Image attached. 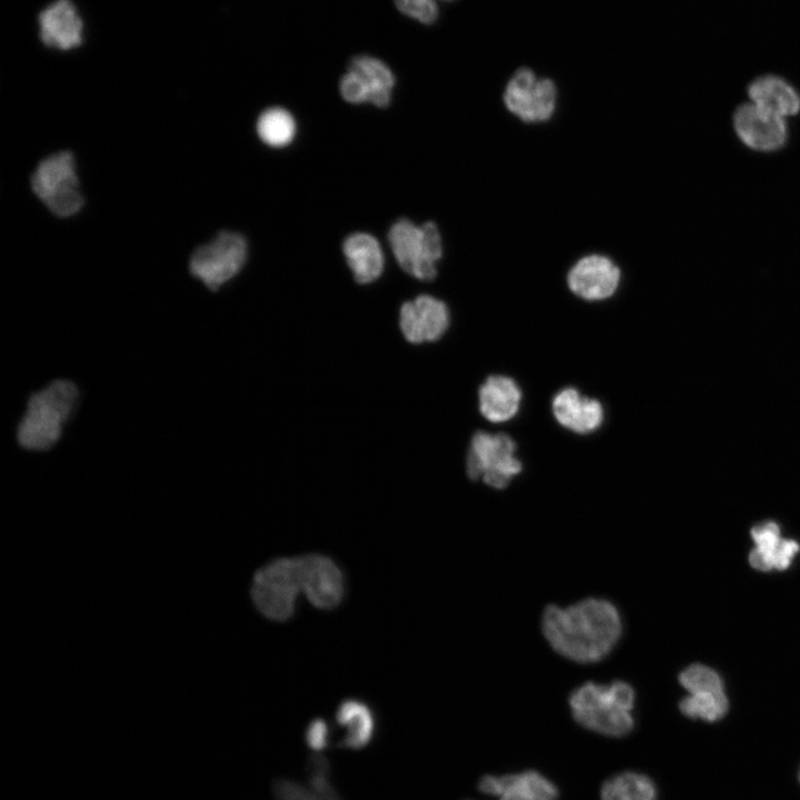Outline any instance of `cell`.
I'll return each mask as SVG.
<instances>
[{"label": "cell", "mask_w": 800, "mask_h": 800, "mask_svg": "<svg viewBox=\"0 0 800 800\" xmlns=\"http://www.w3.org/2000/svg\"><path fill=\"white\" fill-rule=\"evenodd\" d=\"M541 624L552 649L580 663L607 657L622 632L618 609L600 598H588L567 608L550 604L543 611Z\"/></svg>", "instance_id": "6da1fadb"}, {"label": "cell", "mask_w": 800, "mask_h": 800, "mask_svg": "<svg viewBox=\"0 0 800 800\" xmlns=\"http://www.w3.org/2000/svg\"><path fill=\"white\" fill-rule=\"evenodd\" d=\"M573 719L583 728L608 737L627 736L634 726V690L624 681L587 682L569 698Z\"/></svg>", "instance_id": "7a4b0ae2"}, {"label": "cell", "mask_w": 800, "mask_h": 800, "mask_svg": "<svg viewBox=\"0 0 800 800\" xmlns=\"http://www.w3.org/2000/svg\"><path fill=\"white\" fill-rule=\"evenodd\" d=\"M77 400V387L66 380L54 381L34 393L18 427L19 443L28 450L50 449L61 437Z\"/></svg>", "instance_id": "3957f363"}, {"label": "cell", "mask_w": 800, "mask_h": 800, "mask_svg": "<svg viewBox=\"0 0 800 800\" xmlns=\"http://www.w3.org/2000/svg\"><path fill=\"white\" fill-rule=\"evenodd\" d=\"M300 591L298 557L269 561L254 572L250 584V597L258 612L279 622L292 617Z\"/></svg>", "instance_id": "277c9868"}, {"label": "cell", "mask_w": 800, "mask_h": 800, "mask_svg": "<svg viewBox=\"0 0 800 800\" xmlns=\"http://www.w3.org/2000/svg\"><path fill=\"white\" fill-rule=\"evenodd\" d=\"M388 238L396 260L403 271L421 281L436 278L443 248L434 222L416 226L408 219H400L392 224Z\"/></svg>", "instance_id": "5b68a950"}, {"label": "cell", "mask_w": 800, "mask_h": 800, "mask_svg": "<svg viewBox=\"0 0 800 800\" xmlns=\"http://www.w3.org/2000/svg\"><path fill=\"white\" fill-rule=\"evenodd\" d=\"M516 452L517 444L510 436L476 432L467 456L468 477L494 489L506 488L522 470Z\"/></svg>", "instance_id": "8992f818"}, {"label": "cell", "mask_w": 800, "mask_h": 800, "mask_svg": "<svg viewBox=\"0 0 800 800\" xmlns=\"http://www.w3.org/2000/svg\"><path fill=\"white\" fill-rule=\"evenodd\" d=\"M31 188L58 217H70L83 206L74 158L69 151H60L42 160L31 177Z\"/></svg>", "instance_id": "52a82bcc"}, {"label": "cell", "mask_w": 800, "mask_h": 800, "mask_svg": "<svg viewBox=\"0 0 800 800\" xmlns=\"http://www.w3.org/2000/svg\"><path fill=\"white\" fill-rule=\"evenodd\" d=\"M506 109L524 123L549 121L557 109L558 89L548 78H539L529 68L518 69L506 84Z\"/></svg>", "instance_id": "ba28073f"}, {"label": "cell", "mask_w": 800, "mask_h": 800, "mask_svg": "<svg viewBox=\"0 0 800 800\" xmlns=\"http://www.w3.org/2000/svg\"><path fill=\"white\" fill-rule=\"evenodd\" d=\"M247 254L246 239L237 232L223 231L196 249L189 263L190 272L210 290H217L237 276Z\"/></svg>", "instance_id": "9c48e42d"}, {"label": "cell", "mask_w": 800, "mask_h": 800, "mask_svg": "<svg viewBox=\"0 0 800 800\" xmlns=\"http://www.w3.org/2000/svg\"><path fill=\"white\" fill-rule=\"evenodd\" d=\"M394 81L384 62L370 56H357L341 78L340 93L350 103L371 102L386 108L390 103Z\"/></svg>", "instance_id": "30bf717a"}, {"label": "cell", "mask_w": 800, "mask_h": 800, "mask_svg": "<svg viewBox=\"0 0 800 800\" xmlns=\"http://www.w3.org/2000/svg\"><path fill=\"white\" fill-rule=\"evenodd\" d=\"M621 282V269L610 257L589 253L579 258L567 273L569 290L578 298L596 302L611 298Z\"/></svg>", "instance_id": "8fae6325"}, {"label": "cell", "mask_w": 800, "mask_h": 800, "mask_svg": "<svg viewBox=\"0 0 800 800\" xmlns=\"http://www.w3.org/2000/svg\"><path fill=\"white\" fill-rule=\"evenodd\" d=\"M301 589L311 604L330 610L344 597V578L337 563L320 553L299 556Z\"/></svg>", "instance_id": "7c38bea8"}, {"label": "cell", "mask_w": 800, "mask_h": 800, "mask_svg": "<svg viewBox=\"0 0 800 800\" xmlns=\"http://www.w3.org/2000/svg\"><path fill=\"white\" fill-rule=\"evenodd\" d=\"M450 323L447 304L421 294L401 306L399 324L404 339L414 344L439 340Z\"/></svg>", "instance_id": "4fadbf2b"}, {"label": "cell", "mask_w": 800, "mask_h": 800, "mask_svg": "<svg viewBox=\"0 0 800 800\" xmlns=\"http://www.w3.org/2000/svg\"><path fill=\"white\" fill-rule=\"evenodd\" d=\"M733 126L739 138L754 150L773 151L781 148L787 140L782 117L753 103L742 104L736 110Z\"/></svg>", "instance_id": "5bb4252c"}, {"label": "cell", "mask_w": 800, "mask_h": 800, "mask_svg": "<svg viewBox=\"0 0 800 800\" xmlns=\"http://www.w3.org/2000/svg\"><path fill=\"white\" fill-rule=\"evenodd\" d=\"M478 788L499 800H557L559 797L554 783L533 770L500 777L483 776Z\"/></svg>", "instance_id": "9a60e30c"}, {"label": "cell", "mask_w": 800, "mask_h": 800, "mask_svg": "<svg viewBox=\"0 0 800 800\" xmlns=\"http://www.w3.org/2000/svg\"><path fill=\"white\" fill-rule=\"evenodd\" d=\"M781 530L774 521H764L751 529L754 548L749 553L752 568L760 571L788 569L800 546L792 539L781 537Z\"/></svg>", "instance_id": "2e32d148"}, {"label": "cell", "mask_w": 800, "mask_h": 800, "mask_svg": "<svg viewBox=\"0 0 800 800\" xmlns=\"http://www.w3.org/2000/svg\"><path fill=\"white\" fill-rule=\"evenodd\" d=\"M551 408L560 426L579 434L594 432L604 420L601 402L571 387L560 390L553 397Z\"/></svg>", "instance_id": "e0dca14e"}, {"label": "cell", "mask_w": 800, "mask_h": 800, "mask_svg": "<svg viewBox=\"0 0 800 800\" xmlns=\"http://www.w3.org/2000/svg\"><path fill=\"white\" fill-rule=\"evenodd\" d=\"M40 38L49 47L72 49L81 43L82 22L70 0H57L39 14Z\"/></svg>", "instance_id": "ac0fdd59"}, {"label": "cell", "mask_w": 800, "mask_h": 800, "mask_svg": "<svg viewBox=\"0 0 800 800\" xmlns=\"http://www.w3.org/2000/svg\"><path fill=\"white\" fill-rule=\"evenodd\" d=\"M521 400V389L507 376H489L479 389L480 413L492 423L511 420L518 413Z\"/></svg>", "instance_id": "d6986e66"}, {"label": "cell", "mask_w": 800, "mask_h": 800, "mask_svg": "<svg viewBox=\"0 0 800 800\" xmlns=\"http://www.w3.org/2000/svg\"><path fill=\"white\" fill-rule=\"evenodd\" d=\"M336 720L343 729L339 747L359 750L367 747L374 736L376 720L371 708L358 699H346L338 706Z\"/></svg>", "instance_id": "ffe728a7"}, {"label": "cell", "mask_w": 800, "mask_h": 800, "mask_svg": "<svg viewBox=\"0 0 800 800\" xmlns=\"http://www.w3.org/2000/svg\"><path fill=\"white\" fill-rule=\"evenodd\" d=\"M342 250L358 283L367 284L381 276L384 258L380 243L373 236L353 233L344 240Z\"/></svg>", "instance_id": "44dd1931"}, {"label": "cell", "mask_w": 800, "mask_h": 800, "mask_svg": "<svg viewBox=\"0 0 800 800\" xmlns=\"http://www.w3.org/2000/svg\"><path fill=\"white\" fill-rule=\"evenodd\" d=\"M748 94L753 104L779 117L792 116L800 110L798 92L777 76H763L752 81Z\"/></svg>", "instance_id": "7402d4cb"}, {"label": "cell", "mask_w": 800, "mask_h": 800, "mask_svg": "<svg viewBox=\"0 0 800 800\" xmlns=\"http://www.w3.org/2000/svg\"><path fill=\"white\" fill-rule=\"evenodd\" d=\"M601 800H658L656 782L647 774L627 771L604 781Z\"/></svg>", "instance_id": "603a6c76"}, {"label": "cell", "mask_w": 800, "mask_h": 800, "mask_svg": "<svg viewBox=\"0 0 800 800\" xmlns=\"http://www.w3.org/2000/svg\"><path fill=\"white\" fill-rule=\"evenodd\" d=\"M257 132L266 144L282 148L292 142L296 136V121L286 109L269 108L259 116Z\"/></svg>", "instance_id": "cb8c5ba5"}, {"label": "cell", "mask_w": 800, "mask_h": 800, "mask_svg": "<svg viewBox=\"0 0 800 800\" xmlns=\"http://www.w3.org/2000/svg\"><path fill=\"white\" fill-rule=\"evenodd\" d=\"M680 712L691 719L717 722L729 711V700L724 691L688 694L679 702Z\"/></svg>", "instance_id": "d4e9b609"}, {"label": "cell", "mask_w": 800, "mask_h": 800, "mask_svg": "<svg viewBox=\"0 0 800 800\" xmlns=\"http://www.w3.org/2000/svg\"><path fill=\"white\" fill-rule=\"evenodd\" d=\"M679 682L690 694L724 691L719 673L703 664H692L686 668L679 674Z\"/></svg>", "instance_id": "484cf974"}, {"label": "cell", "mask_w": 800, "mask_h": 800, "mask_svg": "<svg viewBox=\"0 0 800 800\" xmlns=\"http://www.w3.org/2000/svg\"><path fill=\"white\" fill-rule=\"evenodd\" d=\"M272 790L276 800H343L336 789L319 790L287 778L277 779Z\"/></svg>", "instance_id": "4316f807"}, {"label": "cell", "mask_w": 800, "mask_h": 800, "mask_svg": "<svg viewBox=\"0 0 800 800\" xmlns=\"http://www.w3.org/2000/svg\"><path fill=\"white\" fill-rule=\"evenodd\" d=\"M394 3L400 12L423 24H430L438 18L434 0H394Z\"/></svg>", "instance_id": "83f0119b"}, {"label": "cell", "mask_w": 800, "mask_h": 800, "mask_svg": "<svg viewBox=\"0 0 800 800\" xmlns=\"http://www.w3.org/2000/svg\"><path fill=\"white\" fill-rule=\"evenodd\" d=\"M304 739L308 747L313 751H322L330 743V728L322 718L311 720L306 729Z\"/></svg>", "instance_id": "f1b7e54d"}, {"label": "cell", "mask_w": 800, "mask_h": 800, "mask_svg": "<svg viewBox=\"0 0 800 800\" xmlns=\"http://www.w3.org/2000/svg\"><path fill=\"white\" fill-rule=\"evenodd\" d=\"M796 778H797V782H798L799 786H800V762H799L798 768H797V771H796Z\"/></svg>", "instance_id": "f546056e"}, {"label": "cell", "mask_w": 800, "mask_h": 800, "mask_svg": "<svg viewBox=\"0 0 800 800\" xmlns=\"http://www.w3.org/2000/svg\"><path fill=\"white\" fill-rule=\"evenodd\" d=\"M446 1H451V0H446Z\"/></svg>", "instance_id": "4dcf8cb0"}]
</instances>
